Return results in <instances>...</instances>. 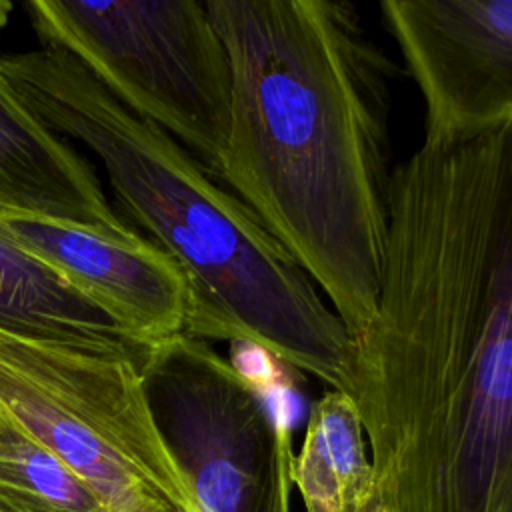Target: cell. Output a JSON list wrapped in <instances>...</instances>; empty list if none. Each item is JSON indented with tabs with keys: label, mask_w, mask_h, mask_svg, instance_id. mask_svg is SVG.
<instances>
[{
	"label": "cell",
	"mask_w": 512,
	"mask_h": 512,
	"mask_svg": "<svg viewBox=\"0 0 512 512\" xmlns=\"http://www.w3.org/2000/svg\"><path fill=\"white\" fill-rule=\"evenodd\" d=\"M376 470L512 490V124L422 144L390 176L376 310L354 340Z\"/></svg>",
	"instance_id": "6da1fadb"
},
{
	"label": "cell",
	"mask_w": 512,
	"mask_h": 512,
	"mask_svg": "<svg viewBox=\"0 0 512 512\" xmlns=\"http://www.w3.org/2000/svg\"><path fill=\"white\" fill-rule=\"evenodd\" d=\"M232 76L216 178L262 220L356 340L388 234V72L354 6L210 0Z\"/></svg>",
	"instance_id": "7a4b0ae2"
},
{
	"label": "cell",
	"mask_w": 512,
	"mask_h": 512,
	"mask_svg": "<svg viewBox=\"0 0 512 512\" xmlns=\"http://www.w3.org/2000/svg\"><path fill=\"white\" fill-rule=\"evenodd\" d=\"M0 74L48 130L98 158L122 208L178 264L190 294L184 334L254 346L352 394V334L246 202L68 52L6 54Z\"/></svg>",
	"instance_id": "3957f363"
},
{
	"label": "cell",
	"mask_w": 512,
	"mask_h": 512,
	"mask_svg": "<svg viewBox=\"0 0 512 512\" xmlns=\"http://www.w3.org/2000/svg\"><path fill=\"white\" fill-rule=\"evenodd\" d=\"M0 410L108 512H202L130 358L0 332Z\"/></svg>",
	"instance_id": "277c9868"
},
{
	"label": "cell",
	"mask_w": 512,
	"mask_h": 512,
	"mask_svg": "<svg viewBox=\"0 0 512 512\" xmlns=\"http://www.w3.org/2000/svg\"><path fill=\"white\" fill-rule=\"evenodd\" d=\"M46 48L74 56L126 108L216 174L226 148L232 76L204 2L32 0Z\"/></svg>",
	"instance_id": "5b68a950"
},
{
	"label": "cell",
	"mask_w": 512,
	"mask_h": 512,
	"mask_svg": "<svg viewBox=\"0 0 512 512\" xmlns=\"http://www.w3.org/2000/svg\"><path fill=\"white\" fill-rule=\"evenodd\" d=\"M380 12L424 102L422 144L512 124V0H386Z\"/></svg>",
	"instance_id": "8992f818"
},
{
	"label": "cell",
	"mask_w": 512,
	"mask_h": 512,
	"mask_svg": "<svg viewBox=\"0 0 512 512\" xmlns=\"http://www.w3.org/2000/svg\"><path fill=\"white\" fill-rule=\"evenodd\" d=\"M0 232L52 268L142 346L152 348L184 334L190 308L186 278L144 236L116 240L16 212H0Z\"/></svg>",
	"instance_id": "52a82bcc"
},
{
	"label": "cell",
	"mask_w": 512,
	"mask_h": 512,
	"mask_svg": "<svg viewBox=\"0 0 512 512\" xmlns=\"http://www.w3.org/2000/svg\"><path fill=\"white\" fill-rule=\"evenodd\" d=\"M0 212L32 214L116 240L140 238L112 210L88 164L0 74Z\"/></svg>",
	"instance_id": "ba28073f"
},
{
	"label": "cell",
	"mask_w": 512,
	"mask_h": 512,
	"mask_svg": "<svg viewBox=\"0 0 512 512\" xmlns=\"http://www.w3.org/2000/svg\"><path fill=\"white\" fill-rule=\"evenodd\" d=\"M0 332L124 356L140 368L150 352L104 310L2 232Z\"/></svg>",
	"instance_id": "9c48e42d"
},
{
	"label": "cell",
	"mask_w": 512,
	"mask_h": 512,
	"mask_svg": "<svg viewBox=\"0 0 512 512\" xmlns=\"http://www.w3.org/2000/svg\"><path fill=\"white\" fill-rule=\"evenodd\" d=\"M364 434L350 394L330 388L314 404L298 458V480L316 510L328 512L338 496L358 490L368 480Z\"/></svg>",
	"instance_id": "30bf717a"
},
{
	"label": "cell",
	"mask_w": 512,
	"mask_h": 512,
	"mask_svg": "<svg viewBox=\"0 0 512 512\" xmlns=\"http://www.w3.org/2000/svg\"><path fill=\"white\" fill-rule=\"evenodd\" d=\"M0 512H108L44 444L0 410Z\"/></svg>",
	"instance_id": "8fae6325"
},
{
	"label": "cell",
	"mask_w": 512,
	"mask_h": 512,
	"mask_svg": "<svg viewBox=\"0 0 512 512\" xmlns=\"http://www.w3.org/2000/svg\"><path fill=\"white\" fill-rule=\"evenodd\" d=\"M10 12H12V2L0 0V32H2V28L6 26V22H8Z\"/></svg>",
	"instance_id": "7c38bea8"
}]
</instances>
